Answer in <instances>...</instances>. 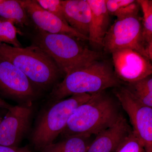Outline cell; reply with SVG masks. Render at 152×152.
<instances>
[{
    "label": "cell",
    "instance_id": "6da1fadb",
    "mask_svg": "<svg viewBox=\"0 0 152 152\" xmlns=\"http://www.w3.org/2000/svg\"><path fill=\"white\" fill-rule=\"evenodd\" d=\"M123 83L115 75L113 65L107 60H99L66 75L62 81L52 88L49 102H54L74 95L94 94Z\"/></svg>",
    "mask_w": 152,
    "mask_h": 152
},
{
    "label": "cell",
    "instance_id": "7a4b0ae2",
    "mask_svg": "<svg viewBox=\"0 0 152 152\" xmlns=\"http://www.w3.org/2000/svg\"><path fill=\"white\" fill-rule=\"evenodd\" d=\"M103 91L93 95L75 110L61 134L96 135L116 124L122 115L120 104Z\"/></svg>",
    "mask_w": 152,
    "mask_h": 152
},
{
    "label": "cell",
    "instance_id": "7c38bea8",
    "mask_svg": "<svg viewBox=\"0 0 152 152\" xmlns=\"http://www.w3.org/2000/svg\"><path fill=\"white\" fill-rule=\"evenodd\" d=\"M132 130L122 115L113 126L96 135L87 152H115Z\"/></svg>",
    "mask_w": 152,
    "mask_h": 152
},
{
    "label": "cell",
    "instance_id": "ba28073f",
    "mask_svg": "<svg viewBox=\"0 0 152 152\" xmlns=\"http://www.w3.org/2000/svg\"><path fill=\"white\" fill-rule=\"evenodd\" d=\"M0 96L18 103L31 104L37 91L23 72L9 61L0 58Z\"/></svg>",
    "mask_w": 152,
    "mask_h": 152
},
{
    "label": "cell",
    "instance_id": "5bb4252c",
    "mask_svg": "<svg viewBox=\"0 0 152 152\" xmlns=\"http://www.w3.org/2000/svg\"><path fill=\"white\" fill-rule=\"evenodd\" d=\"M64 14L70 26L88 37L91 10L87 0H63Z\"/></svg>",
    "mask_w": 152,
    "mask_h": 152
},
{
    "label": "cell",
    "instance_id": "d4e9b609",
    "mask_svg": "<svg viewBox=\"0 0 152 152\" xmlns=\"http://www.w3.org/2000/svg\"><path fill=\"white\" fill-rule=\"evenodd\" d=\"M12 106V105L9 104L7 102L2 98H0V107L4 108L9 110Z\"/></svg>",
    "mask_w": 152,
    "mask_h": 152
},
{
    "label": "cell",
    "instance_id": "30bf717a",
    "mask_svg": "<svg viewBox=\"0 0 152 152\" xmlns=\"http://www.w3.org/2000/svg\"><path fill=\"white\" fill-rule=\"evenodd\" d=\"M115 75L126 83L152 75L151 61L130 49L118 50L111 53Z\"/></svg>",
    "mask_w": 152,
    "mask_h": 152
},
{
    "label": "cell",
    "instance_id": "277c9868",
    "mask_svg": "<svg viewBox=\"0 0 152 152\" xmlns=\"http://www.w3.org/2000/svg\"><path fill=\"white\" fill-rule=\"evenodd\" d=\"M33 44L46 53L65 75L102 58L99 53L89 48L81 41L66 35L38 29Z\"/></svg>",
    "mask_w": 152,
    "mask_h": 152
},
{
    "label": "cell",
    "instance_id": "4316f807",
    "mask_svg": "<svg viewBox=\"0 0 152 152\" xmlns=\"http://www.w3.org/2000/svg\"><path fill=\"white\" fill-rule=\"evenodd\" d=\"M1 0H0V2H1Z\"/></svg>",
    "mask_w": 152,
    "mask_h": 152
},
{
    "label": "cell",
    "instance_id": "d6986e66",
    "mask_svg": "<svg viewBox=\"0 0 152 152\" xmlns=\"http://www.w3.org/2000/svg\"><path fill=\"white\" fill-rule=\"evenodd\" d=\"M0 43L23 48L17 37V30L14 22L1 18H0Z\"/></svg>",
    "mask_w": 152,
    "mask_h": 152
},
{
    "label": "cell",
    "instance_id": "8fae6325",
    "mask_svg": "<svg viewBox=\"0 0 152 152\" xmlns=\"http://www.w3.org/2000/svg\"><path fill=\"white\" fill-rule=\"evenodd\" d=\"M28 16L38 29L53 34H62L81 41H88V38L74 30L66 23L38 4L36 0H19Z\"/></svg>",
    "mask_w": 152,
    "mask_h": 152
},
{
    "label": "cell",
    "instance_id": "7402d4cb",
    "mask_svg": "<svg viewBox=\"0 0 152 152\" xmlns=\"http://www.w3.org/2000/svg\"><path fill=\"white\" fill-rule=\"evenodd\" d=\"M140 9V7L137 1H134L129 4L120 9L114 15L117 17V19L138 15Z\"/></svg>",
    "mask_w": 152,
    "mask_h": 152
},
{
    "label": "cell",
    "instance_id": "ac0fdd59",
    "mask_svg": "<svg viewBox=\"0 0 152 152\" xmlns=\"http://www.w3.org/2000/svg\"><path fill=\"white\" fill-rule=\"evenodd\" d=\"M143 13L142 35L150 60L152 59V1L137 0Z\"/></svg>",
    "mask_w": 152,
    "mask_h": 152
},
{
    "label": "cell",
    "instance_id": "44dd1931",
    "mask_svg": "<svg viewBox=\"0 0 152 152\" xmlns=\"http://www.w3.org/2000/svg\"><path fill=\"white\" fill-rule=\"evenodd\" d=\"M42 8L66 21L64 14L63 0H36Z\"/></svg>",
    "mask_w": 152,
    "mask_h": 152
},
{
    "label": "cell",
    "instance_id": "e0dca14e",
    "mask_svg": "<svg viewBox=\"0 0 152 152\" xmlns=\"http://www.w3.org/2000/svg\"><path fill=\"white\" fill-rule=\"evenodd\" d=\"M125 87L139 102L152 107V75L139 80L126 83Z\"/></svg>",
    "mask_w": 152,
    "mask_h": 152
},
{
    "label": "cell",
    "instance_id": "9a60e30c",
    "mask_svg": "<svg viewBox=\"0 0 152 152\" xmlns=\"http://www.w3.org/2000/svg\"><path fill=\"white\" fill-rule=\"evenodd\" d=\"M94 139L92 136L77 135L64 137L56 143L44 147L41 152H87Z\"/></svg>",
    "mask_w": 152,
    "mask_h": 152
},
{
    "label": "cell",
    "instance_id": "ffe728a7",
    "mask_svg": "<svg viewBox=\"0 0 152 152\" xmlns=\"http://www.w3.org/2000/svg\"><path fill=\"white\" fill-rule=\"evenodd\" d=\"M115 152H145V151L140 140L132 130Z\"/></svg>",
    "mask_w": 152,
    "mask_h": 152
},
{
    "label": "cell",
    "instance_id": "484cf974",
    "mask_svg": "<svg viewBox=\"0 0 152 152\" xmlns=\"http://www.w3.org/2000/svg\"><path fill=\"white\" fill-rule=\"evenodd\" d=\"M7 112V109L0 107V124Z\"/></svg>",
    "mask_w": 152,
    "mask_h": 152
},
{
    "label": "cell",
    "instance_id": "3957f363",
    "mask_svg": "<svg viewBox=\"0 0 152 152\" xmlns=\"http://www.w3.org/2000/svg\"><path fill=\"white\" fill-rule=\"evenodd\" d=\"M0 58L23 72L36 90L48 91L53 88L62 74L55 62L34 44L19 48L0 43Z\"/></svg>",
    "mask_w": 152,
    "mask_h": 152
},
{
    "label": "cell",
    "instance_id": "603a6c76",
    "mask_svg": "<svg viewBox=\"0 0 152 152\" xmlns=\"http://www.w3.org/2000/svg\"><path fill=\"white\" fill-rule=\"evenodd\" d=\"M134 1V0H105L106 8L109 14L114 15L120 9Z\"/></svg>",
    "mask_w": 152,
    "mask_h": 152
},
{
    "label": "cell",
    "instance_id": "9c48e42d",
    "mask_svg": "<svg viewBox=\"0 0 152 152\" xmlns=\"http://www.w3.org/2000/svg\"><path fill=\"white\" fill-rule=\"evenodd\" d=\"M32 104L13 106L0 124V145L17 147L29 129Z\"/></svg>",
    "mask_w": 152,
    "mask_h": 152
},
{
    "label": "cell",
    "instance_id": "52a82bcc",
    "mask_svg": "<svg viewBox=\"0 0 152 152\" xmlns=\"http://www.w3.org/2000/svg\"><path fill=\"white\" fill-rule=\"evenodd\" d=\"M113 93L128 114L133 132L140 140L145 152H152V107L139 102L125 86L114 88Z\"/></svg>",
    "mask_w": 152,
    "mask_h": 152
},
{
    "label": "cell",
    "instance_id": "cb8c5ba5",
    "mask_svg": "<svg viewBox=\"0 0 152 152\" xmlns=\"http://www.w3.org/2000/svg\"><path fill=\"white\" fill-rule=\"evenodd\" d=\"M0 152H33L27 148H18L0 145Z\"/></svg>",
    "mask_w": 152,
    "mask_h": 152
},
{
    "label": "cell",
    "instance_id": "8992f818",
    "mask_svg": "<svg viewBox=\"0 0 152 152\" xmlns=\"http://www.w3.org/2000/svg\"><path fill=\"white\" fill-rule=\"evenodd\" d=\"M102 48L110 54L121 49H132L150 60L143 37L142 18L138 15L117 19L109 28Z\"/></svg>",
    "mask_w": 152,
    "mask_h": 152
},
{
    "label": "cell",
    "instance_id": "2e32d148",
    "mask_svg": "<svg viewBox=\"0 0 152 152\" xmlns=\"http://www.w3.org/2000/svg\"><path fill=\"white\" fill-rule=\"evenodd\" d=\"M0 17L22 26H28L31 22L19 0H1Z\"/></svg>",
    "mask_w": 152,
    "mask_h": 152
},
{
    "label": "cell",
    "instance_id": "4fadbf2b",
    "mask_svg": "<svg viewBox=\"0 0 152 152\" xmlns=\"http://www.w3.org/2000/svg\"><path fill=\"white\" fill-rule=\"evenodd\" d=\"M91 10L88 41L92 46L102 48V42L110 26V15L105 0H87Z\"/></svg>",
    "mask_w": 152,
    "mask_h": 152
},
{
    "label": "cell",
    "instance_id": "5b68a950",
    "mask_svg": "<svg viewBox=\"0 0 152 152\" xmlns=\"http://www.w3.org/2000/svg\"><path fill=\"white\" fill-rule=\"evenodd\" d=\"M93 95H74L51 103L39 116L32 134L31 141L35 148L39 151L53 143L65 128L75 110Z\"/></svg>",
    "mask_w": 152,
    "mask_h": 152
}]
</instances>
